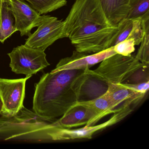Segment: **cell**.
Returning <instances> with one entry per match:
<instances>
[{
	"instance_id": "obj_1",
	"label": "cell",
	"mask_w": 149,
	"mask_h": 149,
	"mask_svg": "<svg viewBox=\"0 0 149 149\" xmlns=\"http://www.w3.org/2000/svg\"><path fill=\"white\" fill-rule=\"evenodd\" d=\"M117 30L98 0H76L64 21L63 37L70 39L77 51L95 54L109 48Z\"/></svg>"
},
{
	"instance_id": "obj_2",
	"label": "cell",
	"mask_w": 149,
	"mask_h": 149,
	"mask_svg": "<svg viewBox=\"0 0 149 149\" xmlns=\"http://www.w3.org/2000/svg\"><path fill=\"white\" fill-rule=\"evenodd\" d=\"M85 70H70L44 74L35 85L34 112L51 122L61 117L79 101Z\"/></svg>"
},
{
	"instance_id": "obj_3",
	"label": "cell",
	"mask_w": 149,
	"mask_h": 149,
	"mask_svg": "<svg viewBox=\"0 0 149 149\" xmlns=\"http://www.w3.org/2000/svg\"><path fill=\"white\" fill-rule=\"evenodd\" d=\"M54 122L41 117L23 107L15 116L0 117V140H51Z\"/></svg>"
},
{
	"instance_id": "obj_4",
	"label": "cell",
	"mask_w": 149,
	"mask_h": 149,
	"mask_svg": "<svg viewBox=\"0 0 149 149\" xmlns=\"http://www.w3.org/2000/svg\"><path fill=\"white\" fill-rule=\"evenodd\" d=\"M143 65L135 56H124L116 54L101 62L96 69H88L87 74L107 85L118 84L123 83Z\"/></svg>"
},
{
	"instance_id": "obj_5",
	"label": "cell",
	"mask_w": 149,
	"mask_h": 149,
	"mask_svg": "<svg viewBox=\"0 0 149 149\" xmlns=\"http://www.w3.org/2000/svg\"><path fill=\"white\" fill-rule=\"evenodd\" d=\"M10 58L12 71L32 77L50 64L46 59L45 51L26 47L24 45L14 48L8 54Z\"/></svg>"
},
{
	"instance_id": "obj_6",
	"label": "cell",
	"mask_w": 149,
	"mask_h": 149,
	"mask_svg": "<svg viewBox=\"0 0 149 149\" xmlns=\"http://www.w3.org/2000/svg\"><path fill=\"white\" fill-rule=\"evenodd\" d=\"M31 77L18 79L0 78V115L13 116L23 106L27 80Z\"/></svg>"
},
{
	"instance_id": "obj_7",
	"label": "cell",
	"mask_w": 149,
	"mask_h": 149,
	"mask_svg": "<svg viewBox=\"0 0 149 149\" xmlns=\"http://www.w3.org/2000/svg\"><path fill=\"white\" fill-rule=\"evenodd\" d=\"M132 110L130 104L125 102L113 116L104 123L97 125H85L77 129L60 128L55 126L52 132L53 141H68L77 139L92 138L93 135L99 131L103 130L107 127L116 124L126 117Z\"/></svg>"
},
{
	"instance_id": "obj_8",
	"label": "cell",
	"mask_w": 149,
	"mask_h": 149,
	"mask_svg": "<svg viewBox=\"0 0 149 149\" xmlns=\"http://www.w3.org/2000/svg\"><path fill=\"white\" fill-rule=\"evenodd\" d=\"M64 21L50 15H41L37 30L26 40V47L45 50L59 39H63Z\"/></svg>"
},
{
	"instance_id": "obj_9",
	"label": "cell",
	"mask_w": 149,
	"mask_h": 149,
	"mask_svg": "<svg viewBox=\"0 0 149 149\" xmlns=\"http://www.w3.org/2000/svg\"><path fill=\"white\" fill-rule=\"evenodd\" d=\"M116 53L113 47L95 54H88L75 50L72 55L60 60L54 71L70 70H85Z\"/></svg>"
},
{
	"instance_id": "obj_10",
	"label": "cell",
	"mask_w": 149,
	"mask_h": 149,
	"mask_svg": "<svg viewBox=\"0 0 149 149\" xmlns=\"http://www.w3.org/2000/svg\"><path fill=\"white\" fill-rule=\"evenodd\" d=\"M17 31L21 36H29L33 28L37 27L41 15L29 5L20 0H11Z\"/></svg>"
},
{
	"instance_id": "obj_11",
	"label": "cell",
	"mask_w": 149,
	"mask_h": 149,
	"mask_svg": "<svg viewBox=\"0 0 149 149\" xmlns=\"http://www.w3.org/2000/svg\"><path fill=\"white\" fill-rule=\"evenodd\" d=\"M94 117L91 110L81 105H75L61 118L55 120L54 125L60 128L71 129L81 125H87Z\"/></svg>"
},
{
	"instance_id": "obj_12",
	"label": "cell",
	"mask_w": 149,
	"mask_h": 149,
	"mask_svg": "<svg viewBox=\"0 0 149 149\" xmlns=\"http://www.w3.org/2000/svg\"><path fill=\"white\" fill-rule=\"evenodd\" d=\"M75 105L86 107L94 114V117L87 126L94 125L103 118L115 113L118 109H115L116 107L112 101L104 94L92 100L77 102Z\"/></svg>"
},
{
	"instance_id": "obj_13",
	"label": "cell",
	"mask_w": 149,
	"mask_h": 149,
	"mask_svg": "<svg viewBox=\"0 0 149 149\" xmlns=\"http://www.w3.org/2000/svg\"><path fill=\"white\" fill-rule=\"evenodd\" d=\"M110 23L115 26L126 19L130 0H98Z\"/></svg>"
},
{
	"instance_id": "obj_14",
	"label": "cell",
	"mask_w": 149,
	"mask_h": 149,
	"mask_svg": "<svg viewBox=\"0 0 149 149\" xmlns=\"http://www.w3.org/2000/svg\"><path fill=\"white\" fill-rule=\"evenodd\" d=\"M107 85L108 88L104 94L110 99L116 107L124 102L130 105L138 102L145 95L127 88L121 83Z\"/></svg>"
},
{
	"instance_id": "obj_15",
	"label": "cell",
	"mask_w": 149,
	"mask_h": 149,
	"mask_svg": "<svg viewBox=\"0 0 149 149\" xmlns=\"http://www.w3.org/2000/svg\"><path fill=\"white\" fill-rule=\"evenodd\" d=\"M15 19L11 0H2L0 24V42L6 40L17 32Z\"/></svg>"
},
{
	"instance_id": "obj_16",
	"label": "cell",
	"mask_w": 149,
	"mask_h": 149,
	"mask_svg": "<svg viewBox=\"0 0 149 149\" xmlns=\"http://www.w3.org/2000/svg\"><path fill=\"white\" fill-rule=\"evenodd\" d=\"M107 88V84L87 74V75L81 88L79 100L83 95L87 97V101L97 98L106 92Z\"/></svg>"
},
{
	"instance_id": "obj_17",
	"label": "cell",
	"mask_w": 149,
	"mask_h": 149,
	"mask_svg": "<svg viewBox=\"0 0 149 149\" xmlns=\"http://www.w3.org/2000/svg\"><path fill=\"white\" fill-rule=\"evenodd\" d=\"M144 35L140 46L135 56L136 58L145 65H149V12L141 17Z\"/></svg>"
},
{
	"instance_id": "obj_18",
	"label": "cell",
	"mask_w": 149,
	"mask_h": 149,
	"mask_svg": "<svg viewBox=\"0 0 149 149\" xmlns=\"http://www.w3.org/2000/svg\"><path fill=\"white\" fill-rule=\"evenodd\" d=\"M40 15L51 13L67 5V0H20Z\"/></svg>"
},
{
	"instance_id": "obj_19",
	"label": "cell",
	"mask_w": 149,
	"mask_h": 149,
	"mask_svg": "<svg viewBox=\"0 0 149 149\" xmlns=\"http://www.w3.org/2000/svg\"><path fill=\"white\" fill-rule=\"evenodd\" d=\"M117 26V31L111 39L109 48L114 47L128 38L132 30L133 20L127 18L124 19L118 23Z\"/></svg>"
},
{
	"instance_id": "obj_20",
	"label": "cell",
	"mask_w": 149,
	"mask_h": 149,
	"mask_svg": "<svg viewBox=\"0 0 149 149\" xmlns=\"http://www.w3.org/2000/svg\"><path fill=\"white\" fill-rule=\"evenodd\" d=\"M149 12V0H130L126 18L130 19L141 18Z\"/></svg>"
},
{
	"instance_id": "obj_21",
	"label": "cell",
	"mask_w": 149,
	"mask_h": 149,
	"mask_svg": "<svg viewBox=\"0 0 149 149\" xmlns=\"http://www.w3.org/2000/svg\"><path fill=\"white\" fill-rule=\"evenodd\" d=\"M135 46L133 40L126 39L115 45L113 48L116 54L124 56H129L131 55L135 51Z\"/></svg>"
},
{
	"instance_id": "obj_22",
	"label": "cell",
	"mask_w": 149,
	"mask_h": 149,
	"mask_svg": "<svg viewBox=\"0 0 149 149\" xmlns=\"http://www.w3.org/2000/svg\"><path fill=\"white\" fill-rule=\"evenodd\" d=\"M144 35L141 18L133 20V26L130 33L126 39H132L135 45L140 44Z\"/></svg>"
},
{
	"instance_id": "obj_23",
	"label": "cell",
	"mask_w": 149,
	"mask_h": 149,
	"mask_svg": "<svg viewBox=\"0 0 149 149\" xmlns=\"http://www.w3.org/2000/svg\"><path fill=\"white\" fill-rule=\"evenodd\" d=\"M149 66L143 65L135 71L129 77L125 83H139L149 81Z\"/></svg>"
},
{
	"instance_id": "obj_24",
	"label": "cell",
	"mask_w": 149,
	"mask_h": 149,
	"mask_svg": "<svg viewBox=\"0 0 149 149\" xmlns=\"http://www.w3.org/2000/svg\"><path fill=\"white\" fill-rule=\"evenodd\" d=\"M124 87L135 92L145 95L149 88V81L136 84L121 83Z\"/></svg>"
},
{
	"instance_id": "obj_25",
	"label": "cell",
	"mask_w": 149,
	"mask_h": 149,
	"mask_svg": "<svg viewBox=\"0 0 149 149\" xmlns=\"http://www.w3.org/2000/svg\"><path fill=\"white\" fill-rule=\"evenodd\" d=\"M2 0H0V24H1V3Z\"/></svg>"
}]
</instances>
